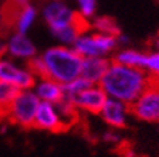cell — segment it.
Here are the masks:
<instances>
[{
	"label": "cell",
	"instance_id": "3",
	"mask_svg": "<svg viewBox=\"0 0 159 157\" xmlns=\"http://www.w3.org/2000/svg\"><path fill=\"white\" fill-rule=\"evenodd\" d=\"M73 48L83 58L89 57H111L118 50L116 36L99 33L93 28L85 30L74 41Z\"/></svg>",
	"mask_w": 159,
	"mask_h": 157
},
{
	"label": "cell",
	"instance_id": "14",
	"mask_svg": "<svg viewBox=\"0 0 159 157\" xmlns=\"http://www.w3.org/2000/svg\"><path fill=\"white\" fill-rule=\"evenodd\" d=\"M145 59H146V52L128 48V47L115 50V52L111 55V61L122 64V65L126 67H134V68H143Z\"/></svg>",
	"mask_w": 159,
	"mask_h": 157
},
{
	"label": "cell",
	"instance_id": "7",
	"mask_svg": "<svg viewBox=\"0 0 159 157\" xmlns=\"http://www.w3.org/2000/svg\"><path fill=\"white\" fill-rule=\"evenodd\" d=\"M36 75L26 67H20L9 58L0 57V81L9 82L19 89H31L36 84Z\"/></svg>",
	"mask_w": 159,
	"mask_h": 157
},
{
	"label": "cell",
	"instance_id": "23",
	"mask_svg": "<svg viewBox=\"0 0 159 157\" xmlns=\"http://www.w3.org/2000/svg\"><path fill=\"white\" fill-rule=\"evenodd\" d=\"M3 24H4V16H3V13L0 11V28L3 27Z\"/></svg>",
	"mask_w": 159,
	"mask_h": 157
},
{
	"label": "cell",
	"instance_id": "20",
	"mask_svg": "<svg viewBox=\"0 0 159 157\" xmlns=\"http://www.w3.org/2000/svg\"><path fill=\"white\" fill-rule=\"evenodd\" d=\"M143 69L148 72L151 78L159 81V50L153 52H146V59Z\"/></svg>",
	"mask_w": 159,
	"mask_h": 157
},
{
	"label": "cell",
	"instance_id": "15",
	"mask_svg": "<svg viewBox=\"0 0 159 157\" xmlns=\"http://www.w3.org/2000/svg\"><path fill=\"white\" fill-rule=\"evenodd\" d=\"M37 19V9L33 4H26L24 7L19 10L16 19H14V28L17 33L27 34L30 31V28L33 27L34 21Z\"/></svg>",
	"mask_w": 159,
	"mask_h": 157
},
{
	"label": "cell",
	"instance_id": "21",
	"mask_svg": "<svg viewBox=\"0 0 159 157\" xmlns=\"http://www.w3.org/2000/svg\"><path fill=\"white\" fill-rule=\"evenodd\" d=\"M78 7V14L84 19L89 20L95 16L97 11V0H75Z\"/></svg>",
	"mask_w": 159,
	"mask_h": 157
},
{
	"label": "cell",
	"instance_id": "2",
	"mask_svg": "<svg viewBox=\"0 0 159 157\" xmlns=\"http://www.w3.org/2000/svg\"><path fill=\"white\" fill-rule=\"evenodd\" d=\"M44 68V78H51L60 84H67L80 76L83 57L71 46H54L39 55Z\"/></svg>",
	"mask_w": 159,
	"mask_h": 157
},
{
	"label": "cell",
	"instance_id": "5",
	"mask_svg": "<svg viewBox=\"0 0 159 157\" xmlns=\"http://www.w3.org/2000/svg\"><path fill=\"white\" fill-rule=\"evenodd\" d=\"M131 115L146 123H159V81L152 79L146 89L129 105Z\"/></svg>",
	"mask_w": 159,
	"mask_h": 157
},
{
	"label": "cell",
	"instance_id": "22",
	"mask_svg": "<svg viewBox=\"0 0 159 157\" xmlns=\"http://www.w3.org/2000/svg\"><path fill=\"white\" fill-rule=\"evenodd\" d=\"M102 139L105 142H108V143H116V142L119 140V134L116 133V129H111V130L104 133Z\"/></svg>",
	"mask_w": 159,
	"mask_h": 157
},
{
	"label": "cell",
	"instance_id": "12",
	"mask_svg": "<svg viewBox=\"0 0 159 157\" xmlns=\"http://www.w3.org/2000/svg\"><path fill=\"white\" fill-rule=\"evenodd\" d=\"M111 59L108 57H89V58H83V67H81V74L84 79L89 84H99L102 79L104 74L107 72Z\"/></svg>",
	"mask_w": 159,
	"mask_h": 157
},
{
	"label": "cell",
	"instance_id": "8",
	"mask_svg": "<svg viewBox=\"0 0 159 157\" xmlns=\"http://www.w3.org/2000/svg\"><path fill=\"white\" fill-rule=\"evenodd\" d=\"M33 128L44 132H51V133H60V132L67 130L68 126L63 120L56 103L40 101L36 116H34Z\"/></svg>",
	"mask_w": 159,
	"mask_h": 157
},
{
	"label": "cell",
	"instance_id": "13",
	"mask_svg": "<svg viewBox=\"0 0 159 157\" xmlns=\"http://www.w3.org/2000/svg\"><path fill=\"white\" fill-rule=\"evenodd\" d=\"M34 91L40 101L43 102H51V103H57L64 98V91H63V84L54 81L51 78H37L34 86L31 88Z\"/></svg>",
	"mask_w": 159,
	"mask_h": 157
},
{
	"label": "cell",
	"instance_id": "18",
	"mask_svg": "<svg viewBox=\"0 0 159 157\" xmlns=\"http://www.w3.org/2000/svg\"><path fill=\"white\" fill-rule=\"evenodd\" d=\"M89 85H93V84H89L87 79L83 78V76H77V78L73 79V81L67 82V84H63L64 96H67V98H73V96H75L77 94H80L81 91H84V89Z\"/></svg>",
	"mask_w": 159,
	"mask_h": 157
},
{
	"label": "cell",
	"instance_id": "16",
	"mask_svg": "<svg viewBox=\"0 0 159 157\" xmlns=\"http://www.w3.org/2000/svg\"><path fill=\"white\" fill-rule=\"evenodd\" d=\"M20 89L13 84L0 81V115H6L10 103L13 102Z\"/></svg>",
	"mask_w": 159,
	"mask_h": 157
},
{
	"label": "cell",
	"instance_id": "10",
	"mask_svg": "<svg viewBox=\"0 0 159 157\" xmlns=\"http://www.w3.org/2000/svg\"><path fill=\"white\" fill-rule=\"evenodd\" d=\"M98 116L102 119V122L107 126L118 130V129H124L128 124L129 116H131V108L122 101L107 98Z\"/></svg>",
	"mask_w": 159,
	"mask_h": 157
},
{
	"label": "cell",
	"instance_id": "4",
	"mask_svg": "<svg viewBox=\"0 0 159 157\" xmlns=\"http://www.w3.org/2000/svg\"><path fill=\"white\" fill-rule=\"evenodd\" d=\"M40 99L33 89H20L13 102L7 109V116L14 124L20 128H33L34 116L39 108Z\"/></svg>",
	"mask_w": 159,
	"mask_h": 157
},
{
	"label": "cell",
	"instance_id": "9",
	"mask_svg": "<svg viewBox=\"0 0 159 157\" xmlns=\"http://www.w3.org/2000/svg\"><path fill=\"white\" fill-rule=\"evenodd\" d=\"M107 98L108 96L104 92V89L98 84H93V85L87 86L80 94H77L75 96L68 99H71V102L78 109V112H85V113L89 115H98L99 111L102 109Z\"/></svg>",
	"mask_w": 159,
	"mask_h": 157
},
{
	"label": "cell",
	"instance_id": "19",
	"mask_svg": "<svg viewBox=\"0 0 159 157\" xmlns=\"http://www.w3.org/2000/svg\"><path fill=\"white\" fill-rule=\"evenodd\" d=\"M91 28L95 30V31H99V33L114 34V36H116L119 33L116 23L109 17H98V19H95L93 21V24H91Z\"/></svg>",
	"mask_w": 159,
	"mask_h": 157
},
{
	"label": "cell",
	"instance_id": "17",
	"mask_svg": "<svg viewBox=\"0 0 159 157\" xmlns=\"http://www.w3.org/2000/svg\"><path fill=\"white\" fill-rule=\"evenodd\" d=\"M56 106H57V109H58L63 120L66 122V124L68 126V128L77 120V119H78V109L74 106V103L71 102V99H68V98L64 96L60 102H57Z\"/></svg>",
	"mask_w": 159,
	"mask_h": 157
},
{
	"label": "cell",
	"instance_id": "6",
	"mask_svg": "<svg viewBox=\"0 0 159 157\" xmlns=\"http://www.w3.org/2000/svg\"><path fill=\"white\" fill-rule=\"evenodd\" d=\"M43 19L47 23L50 31L53 33L56 30L73 24L78 20V11L67 6L63 0H50L43 7Z\"/></svg>",
	"mask_w": 159,
	"mask_h": 157
},
{
	"label": "cell",
	"instance_id": "1",
	"mask_svg": "<svg viewBox=\"0 0 159 157\" xmlns=\"http://www.w3.org/2000/svg\"><path fill=\"white\" fill-rule=\"evenodd\" d=\"M151 82L152 78L143 68L126 67L111 61L98 85L104 89L108 98L118 99L126 105H131Z\"/></svg>",
	"mask_w": 159,
	"mask_h": 157
},
{
	"label": "cell",
	"instance_id": "11",
	"mask_svg": "<svg viewBox=\"0 0 159 157\" xmlns=\"http://www.w3.org/2000/svg\"><path fill=\"white\" fill-rule=\"evenodd\" d=\"M6 54L17 59L29 61L33 57L37 55V48L33 44V41L27 37V34L14 33L10 36L9 41L6 44Z\"/></svg>",
	"mask_w": 159,
	"mask_h": 157
}]
</instances>
